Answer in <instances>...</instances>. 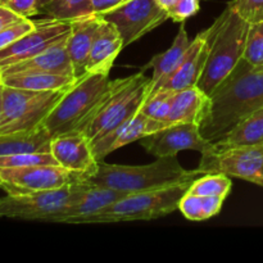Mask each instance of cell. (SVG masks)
Instances as JSON below:
<instances>
[{"instance_id": "obj_1", "label": "cell", "mask_w": 263, "mask_h": 263, "mask_svg": "<svg viewBox=\"0 0 263 263\" xmlns=\"http://www.w3.org/2000/svg\"><path fill=\"white\" fill-rule=\"evenodd\" d=\"M211 107L200 133L217 143L240 121L263 108V67H253L244 58L210 94Z\"/></svg>"}, {"instance_id": "obj_2", "label": "cell", "mask_w": 263, "mask_h": 263, "mask_svg": "<svg viewBox=\"0 0 263 263\" xmlns=\"http://www.w3.org/2000/svg\"><path fill=\"white\" fill-rule=\"evenodd\" d=\"M202 175L198 168H184L176 156H170L159 157L153 163L143 166L109 164L99 161L97 172L82 182L90 186L108 187L133 194L195 180Z\"/></svg>"}, {"instance_id": "obj_3", "label": "cell", "mask_w": 263, "mask_h": 263, "mask_svg": "<svg viewBox=\"0 0 263 263\" xmlns=\"http://www.w3.org/2000/svg\"><path fill=\"white\" fill-rule=\"evenodd\" d=\"M251 23L226 7L208 28L211 49L197 86L210 95L238 66L246 50Z\"/></svg>"}, {"instance_id": "obj_4", "label": "cell", "mask_w": 263, "mask_h": 263, "mask_svg": "<svg viewBox=\"0 0 263 263\" xmlns=\"http://www.w3.org/2000/svg\"><path fill=\"white\" fill-rule=\"evenodd\" d=\"M109 86V74L86 72L79 77L44 121L43 125L51 139L73 130L84 131L102 104Z\"/></svg>"}, {"instance_id": "obj_5", "label": "cell", "mask_w": 263, "mask_h": 263, "mask_svg": "<svg viewBox=\"0 0 263 263\" xmlns=\"http://www.w3.org/2000/svg\"><path fill=\"white\" fill-rule=\"evenodd\" d=\"M153 89L152 77L140 71L125 79L110 80V86L95 115L84 128L90 140L100 138L140 110Z\"/></svg>"}, {"instance_id": "obj_6", "label": "cell", "mask_w": 263, "mask_h": 263, "mask_svg": "<svg viewBox=\"0 0 263 263\" xmlns=\"http://www.w3.org/2000/svg\"><path fill=\"white\" fill-rule=\"evenodd\" d=\"M194 180L182 181L162 189L133 193L90 216L84 223H112L149 221L163 217L179 210L180 200Z\"/></svg>"}, {"instance_id": "obj_7", "label": "cell", "mask_w": 263, "mask_h": 263, "mask_svg": "<svg viewBox=\"0 0 263 263\" xmlns=\"http://www.w3.org/2000/svg\"><path fill=\"white\" fill-rule=\"evenodd\" d=\"M67 90L35 91L3 85L0 135L32 130L43 125Z\"/></svg>"}, {"instance_id": "obj_8", "label": "cell", "mask_w": 263, "mask_h": 263, "mask_svg": "<svg viewBox=\"0 0 263 263\" xmlns=\"http://www.w3.org/2000/svg\"><path fill=\"white\" fill-rule=\"evenodd\" d=\"M87 187L89 185L77 181L58 189L30 194H7L0 198V218L51 222L67 205L80 199Z\"/></svg>"}, {"instance_id": "obj_9", "label": "cell", "mask_w": 263, "mask_h": 263, "mask_svg": "<svg viewBox=\"0 0 263 263\" xmlns=\"http://www.w3.org/2000/svg\"><path fill=\"white\" fill-rule=\"evenodd\" d=\"M204 174H225L263 187V143L217 151L211 146L202 154L199 166Z\"/></svg>"}, {"instance_id": "obj_10", "label": "cell", "mask_w": 263, "mask_h": 263, "mask_svg": "<svg viewBox=\"0 0 263 263\" xmlns=\"http://www.w3.org/2000/svg\"><path fill=\"white\" fill-rule=\"evenodd\" d=\"M99 15L117 27L123 40V48L135 43L170 18L158 0H126Z\"/></svg>"}, {"instance_id": "obj_11", "label": "cell", "mask_w": 263, "mask_h": 263, "mask_svg": "<svg viewBox=\"0 0 263 263\" xmlns=\"http://www.w3.org/2000/svg\"><path fill=\"white\" fill-rule=\"evenodd\" d=\"M77 181H80V177L76 174L59 164L0 168V189L4 190L7 194H30L58 189Z\"/></svg>"}, {"instance_id": "obj_12", "label": "cell", "mask_w": 263, "mask_h": 263, "mask_svg": "<svg viewBox=\"0 0 263 263\" xmlns=\"http://www.w3.org/2000/svg\"><path fill=\"white\" fill-rule=\"evenodd\" d=\"M35 22L36 25L32 30L0 50V69L37 55L71 30V22L54 18Z\"/></svg>"}, {"instance_id": "obj_13", "label": "cell", "mask_w": 263, "mask_h": 263, "mask_svg": "<svg viewBox=\"0 0 263 263\" xmlns=\"http://www.w3.org/2000/svg\"><path fill=\"white\" fill-rule=\"evenodd\" d=\"M50 153L59 166L76 174L81 182L94 175L99 166L91 140L81 130L54 136L50 143Z\"/></svg>"}, {"instance_id": "obj_14", "label": "cell", "mask_w": 263, "mask_h": 263, "mask_svg": "<svg viewBox=\"0 0 263 263\" xmlns=\"http://www.w3.org/2000/svg\"><path fill=\"white\" fill-rule=\"evenodd\" d=\"M141 145L154 157L177 156L181 151H197L204 153L212 143L204 139L199 126L195 123H175L163 130L140 139Z\"/></svg>"}, {"instance_id": "obj_15", "label": "cell", "mask_w": 263, "mask_h": 263, "mask_svg": "<svg viewBox=\"0 0 263 263\" xmlns=\"http://www.w3.org/2000/svg\"><path fill=\"white\" fill-rule=\"evenodd\" d=\"M167 126H171L167 121L154 120L139 110L138 113L131 116L130 118L123 121L107 134L91 140L92 151L98 161H103L108 154L117 151L118 148H122L151 134L163 130Z\"/></svg>"}, {"instance_id": "obj_16", "label": "cell", "mask_w": 263, "mask_h": 263, "mask_svg": "<svg viewBox=\"0 0 263 263\" xmlns=\"http://www.w3.org/2000/svg\"><path fill=\"white\" fill-rule=\"evenodd\" d=\"M210 49V33H208V30H205L198 33L197 37L192 41L180 66L162 87L179 91V90L187 89V87L197 86L203 69H204Z\"/></svg>"}, {"instance_id": "obj_17", "label": "cell", "mask_w": 263, "mask_h": 263, "mask_svg": "<svg viewBox=\"0 0 263 263\" xmlns=\"http://www.w3.org/2000/svg\"><path fill=\"white\" fill-rule=\"evenodd\" d=\"M127 193L120 192L108 187L90 186L80 199L67 205L61 213L53 218L51 222L57 223H84L90 216L95 215L103 208L113 204L121 198L126 197Z\"/></svg>"}, {"instance_id": "obj_18", "label": "cell", "mask_w": 263, "mask_h": 263, "mask_svg": "<svg viewBox=\"0 0 263 263\" xmlns=\"http://www.w3.org/2000/svg\"><path fill=\"white\" fill-rule=\"evenodd\" d=\"M100 22L102 17L99 14L87 15L71 21V30L67 39V50L76 77H81L86 73L90 50L100 27Z\"/></svg>"}, {"instance_id": "obj_19", "label": "cell", "mask_w": 263, "mask_h": 263, "mask_svg": "<svg viewBox=\"0 0 263 263\" xmlns=\"http://www.w3.org/2000/svg\"><path fill=\"white\" fill-rule=\"evenodd\" d=\"M68 33L69 32H67L66 35L59 37L55 43L51 44L50 46H48L45 50H43L37 55L2 69V73L7 74L20 71H40L76 77L71 58L68 55V50H67Z\"/></svg>"}, {"instance_id": "obj_20", "label": "cell", "mask_w": 263, "mask_h": 263, "mask_svg": "<svg viewBox=\"0 0 263 263\" xmlns=\"http://www.w3.org/2000/svg\"><path fill=\"white\" fill-rule=\"evenodd\" d=\"M123 49V40L113 23L103 20L90 50L86 72L109 74L116 58Z\"/></svg>"}, {"instance_id": "obj_21", "label": "cell", "mask_w": 263, "mask_h": 263, "mask_svg": "<svg viewBox=\"0 0 263 263\" xmlns=\"http://www.w3.org/2000/svg\"><path fill=\"white\" fill-rule=\"evenodd\" d=\"M211 98L198 86L175 91L167 122L195 123L200 127L210 113Z\"/></svg>"}, {"instance_id": "obj_22", "label": "cell", "mask_w": 263, "mask_h": 263, "mask_svg": "<svg viewBox=\"0 0 263 263\" xmlns=\"http://www.w3.org/2000/svg\"><path fill=\"white\" fill-rule=\"evenodd\" d=\"M190 44H192V41L189 40L186 30H185L184 26H181L172 45L163 53L154 55L151 59V62L144 67L143 71H146L148 68L153 69V76H152L153 89H152V91L161 89L166 84L170 76L176 71L177 67L184 59Z\"/></svg>"}, {"instance_id": "obj_23", "label": "cell", "mask_w": 263, "mask_h": 263, "mask_svg": "<svg viewBox=\"0 0 263 263\" xmlns=\"http://www.w3.org/2000/svg\"><path fill=\"white\" fill-rule=\"evenodd\" d=\"M77 80L79 77L40 71H20L3 74V85L35 91L69 89Z\"/></svg>"}, {"instance_id": "obj_24", "label": "cell", "mask_w": 263, "mask_h": 263, "mask_svg": "<svg viewBox=\"0 0 263 263\" xmlns=\"http://www.w3.org/2000/svg\"><path fill=\"white\" fill-rule=\"evenodd\" d=\"M50 143L51 136L44 125L32 130L5 134L0 135V156L50 152Z\"/></svg>"}, {"instance_id": "obj_25", "label": "cell", "mask_w": 263, "mask_h": 263, "mask_svg": "<svg viewBox=\"0 0 263 263\" xmlns=\"http://www.w3.org/2000/svg\"><path fill=\"white\" fill-rule=\"evenodd\" d=\"M263 143V108L256 110L238 123L221 140L212 144L213 149L238 148Z\"/></svg>"}, {"instance_id": "obj_26", "label": "cell", "mask_w": 263, "mask_h": 263, "mask_svg": "<svg viewBox=\"0 0 263 263\" xmlns=\"http://www.w3.org/2000/svg\"><path fill=\"white\" fill-rule=\"evenodd\" d=\"M223 202L225 199L222 198L192 194L187 192L180 200L179 210L187 220L199 222L217 216L222 208Z\"/></svg>"}, {"instance_id": "obj_27", "label": "cell", "mask_w": 263, "mask_h": 263, "mask_svg": "<svg viewBox=\"0 0 263 263\" xmlns=\"http://www.w3.org/2000/svg\"><path fill=\"white\" fill-rule=\"evenodd\" d=\"M40 13L66 22L95 14L91 0H50L41 8Z\"/></svg>"}, {"instance_id": "obj_28", "label": "cell", "mask_w": 263, "mask_h": 263, "mask_svg": "<svg viewBox=\"0 0 263 263\" xmlns=\"http://www.w3.org/2000/svg\"><path fill=\"white\" fill-rule=\"evenodd\" d=\"M230 176L225 174H204L197 177L190 185L187 192L192 194L207 195V197H218L226 199L231 192Z\"/></svg>"}, {"instance_id": "obj_29", "label": "cell", "mask_w": 263, "mask_h": 263, "mask_svg": "<svg viewBox=\"0 0 263 263\" xmlns=\"http://www.w3.org/2000/svg\"><path fill=\"white\" fill-rule=\"evenodd\" d=\"M174 94V90L164 89V87L156 90V91H152L145 99L144 104L141 105L140 110L144 115L154 118V120L167 121L170 109H171Z\"/></svg>"}, {"instance_id": "obj_30", "label": "cell", "mask_w": 263, "mask_h": 263, "mask_svg": "<svg viewBox=\"0 0 263 263\" xmlns=\"http://www.w3.org/2000/svg\"><path fill=\"white\" fill-rule=\"evenodd\" d=\"M48 164H58L50 152L0 156V168H22V167L48 166Z\"/></svg>"}, {"instance_id": "obj_31", "label": "cell", "mask_w": 263, "mask_h": 263, "mask_svg": "<svg viewBox=\"0 0 263 263\" xmlns=\"http://www.w3.org/2000/svg\"><path fill=\"white\" fill-rule=\"evenodd\" d=\"M243 58L253 67H263V21L251 23Z\"/></svg>"}, {"instance_id": "obj_32", "label": "cell", "mask_w": 263, "mask_h": 263, "mask_svg": "<svg viewBox=\"0 0 263 263\" xmlns=\"http://www.w3.org/2000/svg\"><path fill=\"white\" fill-rule=\"evenodd\" d=\"M228 7L249 23L263 21V0H231Z\"/></svg>"}, {"instance_id": "obj_33", "label": "cell", "mask_w": 263, "mask_h": 263, "mask_svg": "<svg viewBox=\"0 0 263 263\" xmlns=\"http://www.w3.org/2000/svg\"><path fill=\"white\" fill-rule=\"evenodd\" d=\"M35 25V21L30 20V18H23L20 22L13 23V25L8 26V27L3 28L0 31V50L9 46L10 44H13L20 37H22L25 33L32 30Z\"/></svg>"}, {"instance_id": "obj_34", "label": "cell", "mask_w": 263, "mask_h": 263, "mask_svg": "<svg viewBox=\"0 0 263 263\" xmlns=\"http://www.w3.org/2000/svg\"><path fill=\"white\" fill-rule=\"evenodd\" d=\"M198 10H199V0H179L168 10V15L175 22H184L197 14Z\"/></svg>"}, {"instance_id": "obj_35", "label": "cell", "mask_w": 263, "mask_h": 263, "mask_svg": "<svg viewBox=\"0 0 263 263\" xmlns=\"http://www.w3.org/2000/svg\"><path fill=\"white\" fill-rule=\"evenodd\" d=\"M5 7L22 18H31L39 14V0H9Z\"/></svg>"}, {"instance_id": "obj_36", "label": "cell", "mask_w": 263, "mask_h": 263, "mask_svg": "<svg viewBox=\"0 0 263 263\" xmlns=\"http://www.w3.org/2000/svg\"><path fill=\"white\" fill-rule=\"evenodd\" d=\"M22 20H23L22 17L15 14V13L13 12V10H10L8 7H5V5H0V31H2L3 28L13 25V23L20 22V21Z\"/></svg>"}, {"instance_id": "obj_37", "label": "cell", "mask_w": 263, "mask_h": 263, "mask_svg": "<svg viewBox=\"0 0 263 263\" xmlns=\"http://www.w3.org/2000/svg\"><path fill=\"white\" fill-rule=\"evenodd\" d=\"M126 0H91L92 9L95 14H103L105 12H109L113 8L118 7Z\"/></svg>"}, {"instance_id": "obj_38", "label": "cell", "mask_w": 263, "mask_h": 263, "mask_svg": "<svg viewBox=\"0 0 263 263\" xmlns=\"http://www.w3.org/2000/svg\"><path fill=\"white\" fill-rule=\"evenodd\" d=\"M177 2H179V0H158L159 4H161L162 7L167 10V13H168V10L171 9V8L174 7Z\"/></svg>"}, {"instance_id": "obj_39", "label": "cell", "mask_w": 263, "mask_h": 263, "mask_svg": "<svg viewBox=\"0 0 263 263\" xmlns=\"http://www.w3.org/2000/svg\"><path fill=\"white\" fill-rule=\"evenodd\" d=\"M49 2H50V0H39V9H41V8L45 4H48Z\"/></svg>"}, {"instance_id": "obj_40", "label": "cell", "mask_w": 263, "mask_h": 263, "mask_svg": "<svg viewBox=\"0 0 263 263\" xmlns=\"http://www.w3.org/2000/svg\"><path fill=\"white\" fill-rule=\"evenodd\" d=\"M2 89H3V84H2V87H0V121H2V113H3V105H2Z\"/></svg>"}, {"instance_id": "obj_41", "label": "cell", "mask_w": 263, "mask_h": 263, "mask_svg": "<svg viewBox=\"0 0 263 263\" xmlns=\"http://www.w3.org/2000/svg\"><path fill=\"white\" fill-rule=\"evenodd\" d=\"M9 0H0V5H5Z\"/></svg>"}, {"instance_id": "obj_42", "label": "cell", "mask_w": 263, "mask_h": 263, "mask_svg": "<svg viewBox=\"0 0 263 263\" xmlns=\"http://www.w3.org/2000/svg\"><path fill=\"white\" fill-rule=\"evenodd\" d=\"M0 84H3V73H2V69H0Z\"/></svg>"}, {"instance_id": "obj_43", "label": "cell", "mask_w": 263, "mask_h": 263, "mask_svg": "<svg viewBox=\"0 0 263 263\" xmlns=\"http://www.w3.org/2000/svg\"><path fill=\"white\" fill-rule=\"evenodd\" d=\"M0 87H2V84H0Z\"/></svg>"}]
</instances>
